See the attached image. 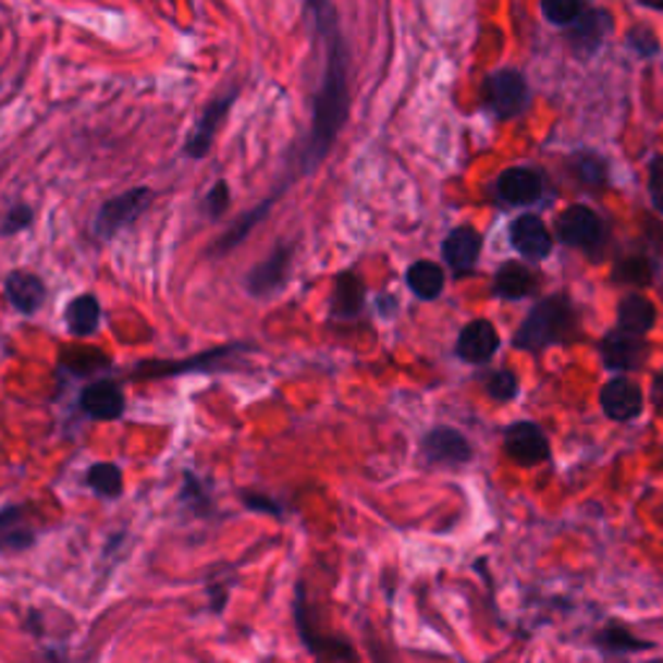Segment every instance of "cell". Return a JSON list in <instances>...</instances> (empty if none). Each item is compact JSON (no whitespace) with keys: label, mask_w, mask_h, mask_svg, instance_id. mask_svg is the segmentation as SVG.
<instances>
[{"label":"cell","mask_w":663,"mask_h":663,"mask_svg":"<svg viewBox=\"0 0 663 663\" xmlns=\"http://www.w3.org/2000/svg\"><path fill=\"white\" fill-rule=\"evenodd\" d=\"M314 29L319 34V45L324 47V65L317 91H314L311 107V130L306 146L298 154V167L311 174L321 161L330 156L337 143L340 130L345 127L347 112H351V86H347V45L340 32L337 9L332 3H311Z\"/></svg>","instance_id":"cell-1"},{"label":"cell","mask_w":663,"mask_h":663,"mask_svg":"<svg viewBox=\"0 0 663 663\" xmlns=\"http://www.w3.org/2000/svg\"><path fill=\"white\" fill-rule=\"evenodd\" d=\"M578 332V314L565 296H550L531 309L529 317L516 332L514 345L521 351H542V347L567 343Z\"/></svg>","instance_id":"cell-2"},{"label":"cell","mask_w":663,"mask_h":663,"mask_svg":"<svg viewBox=\"0 0 663 663\" xmlns=\"http://www.w3.org/2000/svg\"><path fill=\"white\" fill-rule=\"evenodd\" d=\"M150 202H154V189L148 187H133L127 193L112 197V200H107L99 208V213L91 223V234L101 238V242H109L120 231H125L130 223L138 221Z\"/></svg>","instance_id":"cell-3"},{"label":"cell","mask_w":663,"mask_h":663,"mask_svg":"<svg viewBox=\"0 0 663 663\" xmlns=\"http://www.w3.org/2000/svg\"><path fill=\"white\" fill-rule=\"evenodd\" d=\"M251 345H223V347H213V351H205L200 355H195V358L189 360H143V364L133 366V371H130V379L133 381H143V379H172V376H182L189 371H213V368L221 364L223 358H229V355L242 353Z\"/></svg>","instance_id":"cell-4"},{"label":"cell","mask_w":663,"mask_h":663,"mask_svg":"<svg viewBox=\"0 0 663 663\" xmlns=\"http://www.w3.org/2000/svg\"><path fill=\"white\" fill-rule=\"evenodd\" d=\"M236 97H238V88H231V91H225L223 97H216L202 109V114L195 122L193 133H189L187 143H184V154H187L189 159H205V156L210 154L218 130H221L225 114H229L231 107H234Z\"/></svg>","instance_id":"cell-5"},{"label":"cell","mask_w":663,"mask_h":663,"mask_svg":"<svg viewBox=\"0 0 663 663\" xmlns=\"http://www.w3.org/2000/svg\"><path fill=\"white\" fill-rule=\"evenodd\" d=\"M484 101L498 118L508 120L521 112L526 101V81L518 71H498L484 81Z\"/></svg>","instance_id":"cell-6"},{"label":"cell","mask_w":663,"mask_h":663,"mask_svg":"<svg viewBox=\"0 0 663 663\" xmlns=\"http://www.w3.org/2000/svg\"><path fill=\"white\" fill-rule=\"evenodd\" d=\"M291 257H293L291 246H285V244L275 246V251H272L265 262H259L257 268L249 272V278H246V288H249L251 296L270 298V296H275V293L283 291L285 280H288Z\"/></svg>","instance_id":"cell-7"},{"label":"cell","mask_w":663,"mask_h":663,"mask_svg":"<svg viewBox=\"0 0 663 663\" xmlns=\"http://www.w3.org/2000/svg\"><path fill=\"white\" fill-rule=\"evenodd\" d=\"M557 236L567 246H578V249H593L601 238V221L586 205H570L565 213L557 218Z\"/></svg>","instance_id":"cell-8"},{"label":"cell","mask_w":663,"mask_h":663,"mask_svg":"<svg viewBox=\"0 0 663 663\" xmlns=\"http://www.w3.org/2000/svg\"><path fill=\"white\" fill-rule=\"evenodd\" d=\"M505 451L521 467H535L550 456V443L535 422H516L505 433Z\"/></svg>","instance_id":"cell-9"},{"label":"cell","mask_w":663,"mask_h":663,"mask_svg":"<svg viewBox=\"0 0 663 663\" xmlns=\"http://www.w3.org/2000/svg\"><path fill=\"white\" fill-rule=\"evenodd\" d=\"M612 32V16L606 11L586 9L580 16L567 26V42H570L573 52L578 54H593L604 45L606 34Z\"/></svg>","instance_id":"cell-10"},{"label":"cell","mask_w":663,"mask_h":663,"mask_svg":"<svg viewBox=\"0 0 663 663\" xmlns=\"http://www.w3.org/2000/svg\"><path fill=\"white\" fill-rule=\"evenodd\" d=\"M81 407L94 420H120L125 415V394L114 381H94L81 394Z\"/></svg>","instance_id":"cell-11"},{"label":"cell","mask_w":663,"mask_h":663,"mask_svg":"<svg viewBox=\"0 0 663 663\" xmlns=\"http://www.w3.org/2000/svg\"><path fill=\"white\" fill-rule=\"evenodd\" d=\"M646 355L648 345L642 343V337H635V334L622 330L610 332L601 343V358L614 371H635V368L646 364Z\"/></svg>","instance_id":"cell-12"},{"label":"cell","mask_w":663,"mask_h":663,"mask_svg":"<svg viewBox=\"0 0 663 663\" xmlns=\"http://www.w3.org/2000/svg\"><path fill=\"white\" fill-rule=\"evenodd\" d=\"M422 454H426L428 462L454 467V464H464L471 459V446L456 430L435 428L430 430L426 441H422Z\"/></svg>","instance_id":"cell-13"},{"label":"cell","mask_w":663,"mask_h":663,"mask_svg":"<svg viewBox=\"0 0 663 663\" xmlns=\"http://www.w3.org/2000/svg\"><path fill=\"white\" fill-rule=\"evenodd\" d=\"M601 407L612 420H633L642 409V392L638 384L627 379H614L601 389Z\"/></svg>","instance_id":"cell-14"},{"label":"cell","mask_w":663,"mask_h":663,"mask_svg":"<svg viewBox=\"0 0 663 663\" xmlns=\"http://www.w3.org/2000/svg\"><path fill=\"white\" fill-rule=\"evenodd\" d=\"M498 343H501V340H498L495 327H492L488 319H475L462 330L456 351H459L462 358L469 360V364H484V360H490L492 355H495Z\"/></svg>","instance_id":"cell-15"},{"label":"cell","mask_w":663,"mask_h":663,"mask_svg":"<svg viewBox=\"0 0 663 663\" xmlns=\"http://www.w3.org/2000/svg\"><path fill=\"white\" fill-rule=\"evenodd\" d=\"M5 296L13 304V309L22 314H34L42 309L47 288L42 283V278L34 275V272L26 270H13L9 278H5Z\"/></svg>","instance_id":"cell-16"},{"label":"cell","mask_w":663,"mask_h":663,"mask_svg":"<svg viewBox=\"0 0 663 663\" xmlns=\"http://www.w3.org/2000/svg\"><path fill=\"white\" fill-rule=\"evenodd\" d=\"M511 242L524 257L544 259L552 251V236L544 229L542 218L521 216L511 225Z\"/></svg>","instance_id":"cell-17"},{"label":"cell","mask_w":663,"mask_h":663,"mask_svg":"<svg viewBox=\"0 0 663 663\" xmlns=\"http://www.w3.org/2000/svg\"><path fill=\"white\" fill-rule=\"evenodd\" d=\"M480 246L482 236L469 225H462V229L451 231L446 242H443V259H446L451 270L467 272L475 268L477 257H480Z\"/></svg>","instance_id":"cell-18"},{"label":"cell","mask_w":663,"mask_h":663,"mask_svg":"<svg viewBox=\"0 0 663 663\" xmlns=\"http://www.w3.org/2000/svg\"><path fill=\"white\" fill-rule=\"evenodd\" d=\"M37 542V535L26 521L24 505H9L0 511V552H22Z\"/></svg>","instance_id":"cell-19"},{"label":"cell","mask_w":663,"mask_h":663,"mask_svg":"<svg viewBox=\"0 0 663 663\" xmlns=\"http://www.w3.org/2000/svg\"><path fill=\"white\" fill-rule=\"evenodd\" d=\"M498 193L514 205H531L542 195V180L531 169H505L498 176Z\"/></svg>","instance_id":"cell-20"},{"label":"cell","mask_w":663,"mask_h":663,"mask_svg":"<svg viewBox=\"0 0 663 663\" xmlns=\"http://www.w3.org/2000/svg\"><path fill=\"white\" fill-rule=\"evenodd\" d=\"M364 300H366V288L355 272H343V275H337V280H334V291H332L334 317L337 319L358 317L360 309H364Z\"/></svg>","instance_id":"cell-21"},{"label":"cell","mask_w":663,"mask_h":663,"mask_svg":"<svg viewBox=\"0 0 663 663\" xmlns=\"http://www.w3.org/2000/svg\"><path fill=\"white\" fill-rule=\"evenodd\" d=\"M272 205H275V197H270V200H265V202H259V205H255V208L249 210V213H244L242 218H238V221L231 225L229 231H225V234L218 238V242L213 244V251H210V255H218V257H223V255H229L231 249H236L238 244L244 242L246 236L251 234V231L257 229L259 223L265 221V218L270 216V210H272Z\"/></svg>","instance_id":"cell-22"},{"label":"cell","mask_w":663,"mask_h":663,"mask_svg":"<svg viewBox=\"0 0 663 663\" xmlns=\"http://www.w3.org/2000/svg\"><path fill=\"white\" fill-rule=\"evenodd\" d=\"M99 321H101V306L99 298L91 296V293L75 296L71 304H67L65 324L67 332L75 334V337H91V334L99 330Z\"/></svg>","instance_id":"cell-23"},{"label":"cell","mask_w":663,"mask_h":663,"mask_svg":"<svg viewBox=\"0 0 663 663\" xmlns=\"http://www.w3.org/2000/svg\"><path fill=\"white\" fill-rule=\"evenodd\" d=\"M617 319H619V330L622 332L635 334V337H642V334H646L655 324V309L646 296H638V293H633V296L622 298Z\"/></svg>","instance_id":"cell-24"},{"label":"cell","mask_w":663,"mask_h":663,"mask_svg":"<svg viewBox=\"0 0 663 663\" xmlns=\"http://www.w3.org/2000/svg\"><path fill=\"white\" fill-rule=\"evenodd\" d=\"M443 283H446V275L435 262H428V259H420V262L409 265L407 270V285L415 296L422 300H433L441 296Z\"/></svg>","instance_id":"cell-25"},{"label":"cell","mask_w":663,"mask_h":663,"mask_svg":"<svg viewBox=\"0 0 663 663\" xmlns=\"http://www.w3.org/2000/svg\"><path fill=\"white\" fill-rule=\"evenodd\" d=\"M535 283L537 280H535V275H531V270L521 262H505L495 275L498 296H503L508 300H518V298L529 296V293L535 291Z\"/></svg>","instance_id":"cell-26"},{"label":"cell","mask_w":663,"mask_h":663,"mask_svg":"<svg viewBox=\"0 0 663 663\" xmlns=\"http://www.w3.org/2000/svg\"><path fill=\"white\" fill-rule=\"evenodd\" d=\"M86 482H88V488H91L94 492H99V495L118 498L122 492V469L118 467V464L99 462L86 471Z\"/></svg>","instance_id":"cell-27"},{"label":"cell","mask_w":663,"mask_h":663,"mask_svg":"<svg viewBox=\"0 0 663 663\" xmlns=\"http://www.w3.org/2000/svg\"><path fill=\"white\" fill-rule=\"evenodd\" d=\"M651 278H653L651 262L640 255H630L614 265V280L622 285H635V288H642V285L651 283Z\"/></svg>","instance_id":"cell-28"},{"label":"cell","mask_w":663,"mask_h":663,"mask_svg":"<svg viewBox=\"0 0 663 663\" xmlns=\"http://www.w3.org/2000/svg\"><path fill=\"white\" fill-rule=\"evenodd\" d=\"M599 646L610 653H627V651L651 648V642L638 640L633 633H627L625 627H606V630L599 635Z\"/></svg>","instance_id":"cell-29"},{"label":"cell","mask_w":663,"mask_h":663,"mask_svg":"<svg viewBox=\"0 0 663 663\" xmlns=\"http://www.w3.org/2000/svg\"><path fill=\"white\" fill-rule=\"evenodd\" d=\"M63 364L71 366V371L78 376L97 373L99 368L109 366V358L101 351H65Z\"/></svg>","instance_id":"cell-30"},{"label":"cell","mask_w":663,"mask_h":663,"mask_svg":"<svg viewBox=\"0 0 663 663\" xmlns=\"http://www.w3.org/2000/svg\"><path fill=\"white\" fill-rule=\"evenodd\" d=\"M584 11L586 5L580 0H544L542 3V13L557 26H570Z\"/></svg>","instance_id":"cell-31"},{"label":"cell","mask_w":663,"mask_h":663,"mask_svg":"<svg viewBox=\"0 0 663 663\" xmlns=\"http://www.w3.org/2000/svg\"><path fill=\"white\" fill-rule=\"evenodd\" d=\"M231 202V193H229V184L223 180H218L213 187H210V193L205 195L202 200V213L210 218V221H218L225 213V208H229Z\"/></svg>","instance_id":"cell-32"},{"label":"cell","mask_w":663,"mask_h":663,"mask_svg":"<svg viewBox=\"0 0 663 663\" xmlns=\"http://www.w3.org/2000/svg\"><path fill=\"white\" fill-rule=\"evenodd\" d=\"M518 392V381L511 371H495L488 379V394L498 402H511Z\"/></svg>","instance_id":"cell-33"},{"label":"cell","mask_w":663,"mask_h":663,"mask_svg":"<svg viewBox=\"0 0 663 663\" xmlns=\"http://www.w3.org/2000/svg\"><path fill=\"white\" fill-rule=\"evenodd\" d=\"M32 218H34V213H32L29 205H16V208H11L3 218V234L5 236L22 234L24 229H29Z\"/></svg>","instance_id":"cell-34"},{"label":"cell","mask_w":663,"mask_h":663,"mask_svg":"<svg viewBox=\"0 0 663 663\" xmlns=\"http://www.w3.org/2000/svg\"><path fill=\"white\" fill-rule=\"evenodd\" d=\"M630 45L633 50L642 54V58H651V54L659 52V39H655V34L651 29H646V26H638V29L630 32Z\"/></svg>","instance_id":"cell-35"},{"label":"cell","mask_w":663,"mask_h":663,"mask_svg":"<svg viewBox=\"0 0 663 663\" xmlns=\"http://www.w3.org/2000/svg\"><path fill=\"white\" fill-rule=\"evenodd\" d=\"M576 172H578L580 182L601 184V180H604V163L597 161V159H589V156H580Z\"/></svg>","instance_id":"cell-36"},{"label":"cell","mask_w":663,"mask_h":663,"mask_svg":"<svg viewBox=\"0 0 663 663\" xmlns=\"http://www.w3.org/2000/svg\"><path fill=\"white\" fill-rule=\"evenodd\" d=\"M651 197L655 208H659V213L663 216V156L655 159L651 167Z\"/></svg>","instance_id":"cell-37"},{"label":"cell","mask_w":663,"mask_h":663,"mask_svg":"<svg viewBox=\"0 0 663 663\" xmlns=\"http://www.w3.org/2000/svg\"><path fill=\"white\" fill-rule=\"evenodd\" d=\"M244 503L249 505L251 511H268L272 516H280V505L268 495H251V492H244Z\"/></svg>","instance_id":"cell-38"},{"label":"cell","mask_w":663,"mask_h":663,"mask_svg":"<svg viewBox=\"0 0 663 663\" xmlns=\"http://www.w3.org/2000/svg\"><path fill=\"white\" fill-rule=\"evenodd\" d=\"M653 405L663 415V371L653 379Z\"/></svg>","instance_id":"cell-39"}]
</instances>
